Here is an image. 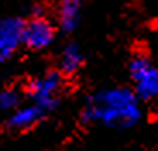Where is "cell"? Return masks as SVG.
Instances as JSON below:
<instances>
[{
  "label": "cell",
  "instance_id": "7a4b0ae2",
  "mask_svg": "<svg viewBox=\"0 0 158 151\" xmlns=\"http://www.w3.org/2000/svg\"><path fill=\"white\" fill-rule=\"evenodd\" d=\"M64 79H67L59 69H50L43 74L35 76L24 84V95L29 101L41 107L47 113L53 112L60 103V91L64 88Z\"/></svg>",
  "mask_w": 158,
  "mask_h": 151
},
{
  "label": "cell",
  "instance_id": "277c9868",
  "mask_svg": "<svg viewBox=\"0 0 158 151\" xmlns=\"http://www.w3.org/2000/svg\"><path fill=\"white\" fill-rule=\"evenodd\" d=\"M59 33L57 26L50 17L45 16L41 7H35L31 16L24 21L23 31V47L31 52H41L53 45Z\"/></svg>",
  "mask_w": 158,
  "mask_h": 151
},
{
  "label": "cell",
  "instance_id": "ba28073f",
  "mask_svg": "<svg viewBox=\"0 0 158 151\" xmlns=\"http://www.w3.org/2000/svg\"><path fill=\"white\" fill-rule=\"evenodd\" d=\"M83 0H60L57 9V26L62 33H74L81 22Z\"/></svg>",
  "mask_w": 158,
  "mask_h": 151
},
{
  "label": "cell",
  "instance_id": "52a82bcc",
  "mask_svg": "<svg viewBox=\"0 0 158 151\" xmlns=\"http://www.w3.org/2000/svg\"><path fill=\"white\" fill-rule=\"evenodd\" d=\"M84 53L76 41H69L67 45H64L62 50L59 53V62H57V69L62 72L65 77H74L81 69L84 67Z\"/></svg>",
  "mask_w": 158,
  "mask_h": 151
},
{
  "label": "cell",
  "instance_id": "8992f818",
  "mask_svg": "<svg viewBox=\"0 0 158 151\" xmlns=\"http://www.w3.org/2000/svg\"><path fill=\"white\" fill-rule=\"evenodd\" d=\"M47 115L48 113L43 108L31 101L29 105H23V107H17L16 110H12L5 120V127H7V131L17 132V134L26 132L35 129L38 124H41Z\"/></svg>",
  "mask_w": 158,
  "mask_h": 151
},
{
  "label": "cell",
  "instance_id": "3957f363",
  "mask_svg": "<svg viewBox=\"0 0 158 151\" xmlns=\"http://www.w3.org/2000/svg\"><path fill=\"white\" fill-rule=\"evenodd\" d=\"M129 79L141 101L158 100V67L146 53H136L129 60Z\"/></svg>",
  "mask_w": 158,
  "mask_h": 151
},
{
  "label": "cell",
  "instance_id": "9c48e42d",
  "mask_svg": "<svg viewBox=\"0 0 158 151\" xmlns=\"http://www.w3.org/2000/svg\"><path fill=\"white\" fill-rule=\"evenodd\" d=\"M21 100H23V95L17 88H4L0 91V112L10 113L12 110L21 107Z\"/></svg>",
  "mask_w": 158,
  "mask_h": 151
},
{
  "label": "cell",
  "instance_id": "6da1fadb",
  "mask_svg": "<svg viewBox=\"0 0 158 151\" xmlns=\"http://www.w3.org/2000/svg\"><path fill=\"white\" fill-rule=\"evenodd\" d=\"M141 100L132 88L114 86L93 93L86 98L79 120L84 125L127 131L138 125L143 117Z\"/></svg>",
  "mask_w": 158,
  "mask_h": 151
},
{
  "label": "cell",
  "instance_id": "5b68a950",
  "mask_svg": "<svg viewBox=\"0 0 158 151\" xmlns=\"http://www.w3.org/2000/svg\"><path fill=\"white\" fill-rule=\"evenodd\" d=\"M24 21L17 16L0 19V67H4L23 47Z\"/></svg>",
  "mask_w": 158,
  "mask_h": 151
}]
</instances>
